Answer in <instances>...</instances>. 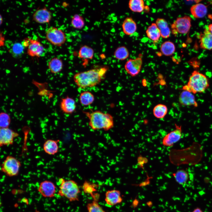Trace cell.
<instances>
[{
    "label": "cell",
    "mask_w": 212,
    "mask_h": 212,
    "mask_svg": "<svg viewBox=\"0 0 212 212\" xmlns=\"http://www.w3.org/2000/svg\"><path fill=\"white\" fill-rule=\"evenodd\" d=\"M208 30L212 34V24H210L208 25Z\"/></svg>",
    "instance_id": "cell-37"
},
{
    "label": "cell",
    "mask_w": 212,
    "mask_h": 212,
    "mask_svg": "<svg viewBox=\"0 0 212 212\" xmlns=\"http://www.w3.org/2000/svg\"><path fill=\"white\" fill-rule=\"evenodd\" d=\"M98 200L93 199L91 203H88L87 208L88 212H106L98 203Z\"/></svg>",
    "instance_id": "cell-33"
},
{
    "label": "cell",
    "mask_w": 212,
    "mask_h": 212,
    "mask_svg": "<svg viewBox=\"0 0 212 212\" xmlns=\"http://www.w3.org/2000/svg\"><path fill=\"white\" fill-rule=\"evenodd\" d=\"M38 191L43 196L51 198L54 196L56 186L52 182L45 180L40 183Z\"/></svg>",
    "instance_id": "cell-14"
},
{
    "label": "cell",
    "mask_w": 212,
    "mask_h": 212,
    "mask_svg": "<svg viewBox=\"0 0 212 212\" xmlns=\"http://www.w3.org/2000/svg\"><path fill=\"white\" fill-rule=\"evenodd\" d=\"M175 47L174 44L170 41L163 42L161 45L160 50L163 54L167 56L172 55L175 52Z\"/></svg>",
    "instance_id": "cell-26"
},
{
    "label": "cell",
    "mask_w": 212,
    "mask_h": 212,
    "mask_svg": "<svg viewBox=\"0 0 212 212\" xmlns=\"http://www.w3.org/2000/svg\"><path fill=\"white\" fill-rule=\"evenodd\" d=\"M128 6L130 10L135 12H141L145 8L144 2L143 0H130Z\"/></svg>",
    "instance_id": "cell-28"
},
{
    "label": "cell",
    "mask_w": 212,
    "mask_h": 212,
    "mask_svg": "<svg viewBox=\"0 0 212 212\" xmlns=\"http://www.w3.org/2000/svg\"><path fill=\"white\" fill-rule=\"evenodd\" d=\"M95 99L93 94L88 91L82 92L79 96L80 102L84 106H87L91 105L94 102Z\"/></svg>",
    "instance_id": "cell-25"
},
{
    "label": "cell",
    "mask_w": 212,
    "mask_h": 212,
    "mask_svg": "<svg viewBox=\"0 0 212 212\" xmlns=\"http://www.w3.org/2000/svg\"><path fill=\"white\" fill-rule=\"evenodd\" d=\"M175 129L166 135L163 138L162 144L165 146L171 147L179 141L182 136L181 125L175 124Z\"/></svg>",
    "instance_id": "cell-8"
},
{
    "label": "cell",
    "mask_w": 212,
    "mask_h": 212,
    "mask_svg": "<svg viewBox=\"0 0 212 212\" xmlns=\"http://www.w3.org/2000/svg\"><path fill=\"white\" fill-rule=\"evenodd\" d=\"M191 12L195 18H202L204 17L207 12L206 6L201 3H197L192 6L190 9Z\"/></svg>",
    "instance_id": "cell-22"
},
{
    "label": "cell",
    "mask_w": 212,
    "mask_h": 212,
    "mask_svg": "<svg viewBox=\"0 0 212 212\" xmlns=\"http://www.w3.org/2000/svg\"><path fill=\"white\" fill-rule=\"evenodd\" d=\"M48 67L50 72L52 73L56 74L62 70L63 67L62 60L57 57L52 58L49 62Z\"/></svg>",
    "instance_id": "cell-23"
},
{
    "label": "cell",
    "mask_w": 212,
    "mask_h": 212,
    "mask_svg": "<svg viewBox=\"0 0 212 212\" xmlns=\"http://www.w3.org/2000/svg\"><path fill=\"white\" fill-rule=\"evenodd\" d=\"M29 44L27 48V53L32 57H40L44 53L45 48L38 40L29 38Z\"/></svg>",
    "instance_id": "cell-11"
},
{
    "label": "cell",
    "mask_w": 212,
    "mask_h": 212,
    "mask_svg": "<svg viewBox=\"0 0 212 212\" xmlns=\"http://www.w3.org/2000/svg\"><path fill=\"white\" fill-rule=\"evenodd\" d=\"M146 33L147 37L155 43L158 42L161 37L160 30L155 23H152L148 27Z\"/></svg>",
    "instance_id": "cell-21"
},
{
    "label": "cell",
    "mask_w": 212,
    "mask_h": 212,
    "mask_svg": "<svg viewBox=\"0 0 212 212\" xmlns=\"http://www.w3.org/2000/svg\"><path fill=\"white\" fill-rule=\"evenodd\" d=\"M191 19L188 16L177 18L171 24L172 33L174 35L187 33L191 26Z\"/></svg>",
    "instance_id": "cell-7"
},
{
    "label": "cell",
    "mask_w": 212,
    "mask_h": 212,
    "mask_svg": "<svg viewBox=\"0 0 212 212\" xmlns=\"http://www.w3.org/2000/svg\"><path fill=\"white\" fill-rule=\"evenodd\" d=\"M60 186L58 194L64 197L70 202L79 200V195L80 192L77 183L73 180H65L61 178L59 180Z\"/></svg>",
    "instance_id": "cell-4"
},
{
    "label": "cell",
    "mask_w": 212,
    "mask_h": 212,
    "mask_svg": "<svg viewBox=\"0 0 212 212\" xmlns=\"http://www.w3.org/2000/svg\"><path fill=\"white\" fill-rule=\"evenodd\" d=\"M143 64L141 55L134 59H129L125 63V69L127 73L132 77H135L140 73Z\"/></svg>",
    "instance_id": "cell-10"
},
{
    "label": "cell",
    "mask_w": 212,
    "mask_h": 212,
    "mask_svg": "<svg viewBox=\"0 0 212 212\" xmlns=\"http://www.w3.org/2000/svg\"><path fill=\"white\" fill-rule=\"evenodd\" d=\"M129 53L127 49L125 46L119 47L115 50L114 54V57L116 59L123 60L127 59Z\"/></svg>",
    "instance_id": "cell-30"
},
{
    "label": "cell",
    "mask_w": 212,
    "mask_h": 212,
    "mask_svg": "<svg viewBox=\"0 0 212 212\" xmlns=\"http://www.w3.org/2000/svg\"><path fill=\"white\" fill-rule=\"evenodd\" d=\"M0 18H1V19H0V21H0V24H2V21H2V20H3V19H2V18L1 15H0Z\"/></svg>",
    "instance_id": "cell-38"
},
{
    "label": "cell",
    "mask_w": 212,
    "mask_h": 212,
    "mask_svg": "<svg viewBox=\"0 0 212 212\" xmlns=\"http://www.w3.org/2000/svg\"><path fill=\"white\" fill-rule=\"evenodd\" d=\"M59 140L48 139L46 140L43 145V149L44 152L51 155H55L59 151L58 143Z\"/></svg>",
    "instance_id": "cell-17"
},
{
    "label": "cell",
    "mask_w": 212,
    "mask_h": 212,
    "mask_svg": "<svg viewBox=\"0 0 212 212\" xmlns=\"http://www.w3.org/2000/svg\"><path fill=\"white\" fill-rule=\"evenodd\" d=\"M122 200L120 192L118 190H108L105 193V201L109 206H112L119 204Z\"/></svg>",
    "instance_id": "cell-15"
},
{
    "label": "cell",
    "mask_w": 212,
    "mask_h": 212,
    "mask_svg": "<svg viewBox=\"0 0 212 212\" xmlns=\"http://www.w3.org/2000/svg\"><path fill=\"white\" fill-rule=\"evenodd\" d=\"M179 103L184 106H193L195 107L198 106L194 94L189 91L182 90L178 98Z\"/></svg>",
    "instance_id": "cell-13"
},
{
    "label": "cell",
    "mask_w": 212,
    "mask_h": 212,
    "mask_svg": "<svg viewBox=\"0 0 212 212\" xmlns=\"http://www.w3.org/2000/svg\"><path fill=\"white\" fill-rule=\"evenodd\" d=\"M60 107L64 113L71 114L75 111L76 108V102L73 98L68 96L67 97L62 99Z\"/></svg>",
    "instance_id": "cell-16"
},
{
    "label": "cell",
    "mask_w": 212,
    "mask_h": 212,
    "mask_svg": "<svg viewBox=\"0 0 212 212\" xmlns=\"http://www.w3.org/2000/svg\"><path fill=\"white\" fill-rule=\"evenodd\" d=\"M84 113L89 119V125L93 130L103 129L107 131L114 127L113 118L109 113L99 110L84 112Z\"/></svg>",
    "instance_id": "cell-2"
},
{
    "label": "cell",
    "mask_w": 212,
    "mask_h": 212,
    "mask_svg": "<svg viewBox=\"0 0 212 212\" xmlns=\"http://www.w3.org/2000/svg\"><path fill=\"white\" fill-rule=\"evenodd\" d=\"M33 19L36 22L40 24H49L52 18L51 12L45 7L37 10L33 15Z\"/></svg>",
    "instance_id": "cell-12"
},
{
    "label": "cell",
    "mask_w": 212,
    "mask_h": 212,
    "mask_svg": "<svg viewBox=\"0 0 212 212\" xmlns=\"http://www.w3.org/2000/svg\"><path fill=\"white\" fill-rule=\"evenodd\" d=\"M200 46L204 49H212V34L208 30L206 29L200 37Z\"/></svg>",
    "instance_id": "cell-18"
},
{
    "label": "cell",
    "mask_w": 212,
    "mask_h": 212,
    "mask_svg": "<svg viewBox=\"0 0 212 212\" xmlns=\"http://www.w3.org/2000/svg\"><path fill=\"white\" fill-rule=\"evenodd\" d=\"M168 108L165 105L158 104L155 106L153 110L154 116L158 119L163 118L168 112Z\"/></svg>",
    "instance_id": "cell-29"
},
{
    "label": "cell",
    "mask_w": 212,
    "mask_h": 212,
    "mask_svg": "<svg viewBox=\"0 0 212 212\" xmlns=\"http://www.w3.org/2000/svg\"><path fill=\"white\" fill-rule=\"evenodd\" d=\"M123 32L127 35H131L136 31L137 26L135 22L132 18L128 17L123 21L122 25Z\"/></svg>",
    "instance_id": "cell-19"
},
{
    "label": "cell",
    "mask_w": 212,
    "mask_h": 212,
    "mask_svg": "<svg viewBox=\"0 0 212 212\" xmlns=\"http://www.w3.org/2000/svg\"><path fill=\"white\" fill-rule=\"evenodd\" d=\"M21 166L19 160L13 156L8 155L1 164V170L9 176H14L18 174Z\"/></svg>",
    "instance_id": "cell-5"
},
{
    "label": "cell",
    "mask_w": 212,
    "mask_h": 212,
    "mask_svg": "<svg viewBox=\"0 0 212 212\" xmlns=\"http://www.w3.org/2000/svg\"><path fill=\"white\" fill-rule=\"evenodd\" d=\"M0 128L8 127L10 123L9 116L4 112L1 113L0 116Z\"/></svg>",
    "instance_id": "cell-34"
},
{
    "label": "cell",
    "mask_w": 212,
    "mask_h": 212,
    "mask_svg": "<svg viewBox=\"0 0 212 212\" xmlns=\"http://www.w3.org/2000/svg\"><path fill=\"white\" fill-rule=\"evenodd\" d=\"M46 38L52 44L57 47L62 46L66 40L64 32L61 29L53 26L49 28L46 30Z\"/></svg>",
    "instance_id": "cell-6"
},
{
    "label": "cell",
    "mask_w": 212,
    "mask_h": 212,
    "mask_svg": "<svg viewBox=\"0 0 212 212\" xmlns=\"http://www.w3.org/2000/svg\"><path fill=\"white\" fill-rule=\"evenodd\" d=\"M22 47H24L22 44H16L13 47V52L15 54H20L22 51Z\"/></svg>",
    "instance_id": "cell-35"
},
{
    "label": "cell",
    "mask_w": 212,
    "mask_h": 212,
    "mask_svg": "<svg viewBox=\"0 0 212 212\" xmlns=\"http://www.w3.org/2000/svg\"><path fill=\"white\" fill-rule=\"evenodd\" d=\"M155 23L160 30L161 37L164 39L168 38L171 31L167 21L164 19L158 18L156 20Z\"/></svg>",
    "instance_id": "cell-20"
},
{
    "label": "cell",
    "mask_w": 212,
    "mask_h": 212,
    "mask_svg": "<svg viewBox=\"0 0 212 212\" xmlns=\"http://www.w3.org/2000/svg\"><path fill=\"white\" fill-rule=\"evenodd\" d=\"M192 212H203L200 208L197 207L195 208Z\"/></svg>",
    "instance_id": "cell-36"
},
{
    "label": "cell",
    "mask_w": 212,
    "mask_h": 212,
    "mask_svg": "<svg viewBox=\"0 0 212 212\" xmlns=\"http://www.w3.org/2000/svg\"><path fill=\"white\" fill-rule=\"evenodd\" d=\"M176 182L181 185L186 184L188 180L189 174L186 170L184 169H180L173 174Z\"/></svg>",
    "instance_id": "cell-24"
},
{
    "label": "cell",
    "mask_w": 212,
    "mask_h": 212,
    "mask_svg": "<svg viewBox=\"0 0 212 212\" xmlns=\"http://www.w3.org/2000/svg\"><path fill=\"white\" fill-rule=\"evenodd\" d=\"M19 135L17 132L9 127L0 129V146H8L13 144L14 139Z\"/></svg>",
    "instance_id": "cell-9"
},
{
    "label": "cell",
    "mask_w": 212,
    "mask_h": 212,
    "mask_svg": "<svg viewBox=\"0 0 212 212\" xmlns=\"http://www.w3.org/2000/svg\"><path fill=\"white\" fill-rule=\"evenodd\" d=\"M108 69L107 66H102L77 73L74 75V81L80 88L95 87L104 79Z\"/></svg>",
    "instance_id": "cell-1"
},
{
    "label": "cell",
    "mask_w": 212,
    "mask_h": 212,
    "mask_svg": "<svg viewBox=\"0 0 212 212\" xmlns=\"http://www.w3.org/2000/svg\"><path fill=\"white\" fill-rule=\"evenodd\" d=\"M98 187V186L96 184L85 181L82 185V188L85 193L90 194L92 196L95 194L94 193L97 191L96 188Z\"/></svg>",
    "instance_id": "cell-31"
},
{
    "label": "cell",
    "mask_w": 212,
    "mask_h": 212,
    "mask_svg": "<svg viewBox=\"0 0 212 212\" xmlns=\"http://www.w3.org/2000/svg\"><path fill=\"white\" fill-rule=\"evenodd\" d=\"M209 86L208 77L205 74L195 70L191 73L187 83L182 87V90L189 91L195 95L204 92Z\"/></svg>",
    "instance_id": "cell-3"
},
{
    "label": "cell",
    "mask_w": 212,
    "mask_h": 212,
    "mask_svg": "<svg viewBox=\"0 0 212 212\" xmlns=\"http://www.w3.org/2000/svg\"><path fill=\"white\" fill-rule=\"evenodd\" d=\"M94 55V51L91 47L85 45L81 47L79 51L78 57L84 59H92Z\"/></svg>",
    "instance_id": "cell-27"
},
{
    "label": "cell",
    "mask_w": 212,
    "mask_h": 212,
    "mask_svg": "<svg viewBox=\"0 0 212 212\" xmlns=\"http://www.w3.org/2000/svg\"><path fill=\"white\" fill-rule=\"evenodd\" d=\"M71 24L74 28L78 29H82L85 25V21L83 18L80 15L75 14L72 17Z\"/></svg>",
    "instance_id": "cell-32"
}]
</instances>
